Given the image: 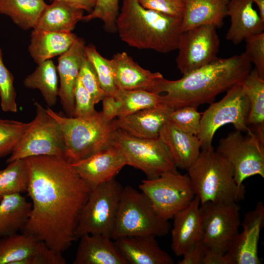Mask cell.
I'll return each mask as SVG.
<instances>
[{"mask_svg":"<svg viewBox=\"0 0 264 264\" xmlns=\"http://www.w3.org/2000/svg\"><path fill=\"white\" fill-rule=\"evenodd\" d=\"M25 160L32 206L23 232L62 253L76 240L79 216L91 189L65 157L40 155Z\"/></svg>","mask_w":264,"mask_h":264,"instance_id":"1","label":"cell"},{"mask_svg":"<svg viewBox=\"0 0 264 264\" xmlns=\"http://www.w3.org/2000/svg\"><path fill=\"white\" fill-rule=\"evenodd\" d=\"M251 70V63L243 53L227 58H217L176 80L163 77L152 92L160 94L161 104L176 109L185 106H199L213 102L216 96L233 85L242 83Z\"/></svg>","mask_w":264,"mask_h":264,"instance_id":"2","label":"cell"},{"mask_svg":"<svg viewBox=\"0 0 264 264\" xmlns=\"http://www.w3.org/2000/svg\"><path fill=\"white\" fill-rule=\"evenodd\" d=\"M181 19L146 9L137 0H123L116 30L131 47L168 53L177 49Z\"/></svg>","mask_w":264,"mask_h":264,"instance_id":"3","label":"cell"},{"mask_svg":"<svg viewBox=\"0 0 264 264\" xmlns=\"http://www.w3.org/2000/svg\"><path fill=\"white\" fill-rule=\"evenodd\" d=\"M187 171L200 204L208 202H238L244 198L245 186H238L233 167L213 146L201 149L198 158Z\"/></svg>","mask_w":264,"mask_h":264,"instance_id":"4","label":"cell"},{"mask_svg":"<svg viewBox=\"0 0 264 264\" xmlns=\"http://www.w3.org/2000/svg\"><path fill=\"white\" fill-rule=\"evenodd\" d=\"M45 110L60 126L65 143V157L71 163L112 145L114 133L118 129L114 120H107L101 111L79 117L64 116L49 107Z\"/></svg>","mask_w":264,"mask_h":264,"instance_id":"5","label":"cell"},{"mask_svg":"<svg viewBox=\"0 0 264 264\" xmlns=\"http://www.w3.org/2000/svg\"><path fill=\"white\" fill-rule=\"evenodd\" d=\"M170 228L168 220L157 215L144 194L131 186L123 187L112 240L126 236H163Z\"/></svg>","mask_w":264,"mask_h":264,"instance_id":"6","label":"cell"},{"mask_svg":"<svg viewBox=\"0 0 264 264\" xmlns=\"http://www.w3.org/2000/svg\"><path fill=\"white\" fill-rule=\"evenodd\" d=\"M123 188L114 178L91 189L79 216L76 239L85 234H102L111 238Z\"/></svg>","mask_w":264,"mask_h":264,"instance_id":"7","label":"cell"},{"mask_svg":"<svg viewBox=\"0 0 264 264\" xmlns=\"http://www.w3.org/2000/svg\"><path fill=\"white\" fill-rule=\"evenodd\" d=\"M111 145L120 152L126 165L141 170L148 179L177 172L167 148L158 137L138 138L118 129Z\"/></svg>","mask_w":264,"mask_h":264,"instance_id":"8","label":"cell"},{"mask_svg":"<svg viewBox=\"0 0 264 264\" xmlns=\"http://www.w3.org/2000/svg\"><path fill=\"white\" fill-rule=\"evenodd\" d=\"M241 83L233 85L220 101L212 102L201 117L199 131L197 135L201 149L212 146L216 131L222 126L232 124L236 130L247 132L250 104Z\"/></svg>","mask_w":264,"mask_h":264,"instance_id":"9","label":"cell"},{"mask_svg":"<svg viewBox=\"0 0 264 264\" xmlns=\"http://www.w3.org/2000/svg\"><path fill=\"white\" fill-rule=\"evenodd\" d=\"M247 135L236 130L221 138L216 151L231 164L235 180L239 187L244 180L259 175L264 178V142L250 129Z\"/></svg>","mask_w":264,"mask_h":264,"instance_id":"10","label":"cell"},{"mask_svg":"<svg viewBox=\"0 0 264 264\" xmlns=\"http://www.w3.org/2000/svg\"><path fill=\"white\" fill-rule=\"evenodd\" d=\"M138 187L149 199L157 215L166 220L188 206L195 197L187 174L178 172L143 180Z\"/></svg>","mask_w":264,"mask_h":264,"instance_id":"11","label":"cell"},{"mask_svg":"<svg viewBox=\"0 0 264 264\" xmlns=\"http://www.w3.org/2000/svg\"><path fill=\"white\" fill-rule=\"evenodd\" d=\"M36 115L6 163L31 156L65 157V143L60 126L42 105L34 104Z\"/></svg>","mask_w":264,"mask_h":264,"instance_id":"12","label":"cell"},{"mask_svg":"<svg viewBox=\"0 0 264 264\" xmlns=\"http://www.w3.org/2000/svg\"><path fill=\"white\" fill-rule=\"evenodd\" d=\"M202 215L201 242L225 254L239 233L240 207L238 202H208L200 204Z\"/></svg>","mask_w":264,"mask_h":264,"instance_id":"13","label":"cell"},{"mask_svg":"<svg viewBox=\"0 0 264 264\" xmlns=\"http://www.w3.org/2000/svg\"><path fill=\"white\" fill-rule=\"evenodd\" d=\"M217 28L213 25H204L180 33L176 63L181 74H186L218 58L220 40Z\"/></svg>","mask_w":264,"mask_h":264,"instance_id":"14","label":"cell"},{"mask_svg":"<svg viewBox=\"0 0 264 264\" xmlns=\"http://www.w3.org/2000/svg\"><path fill=\"white\" fill-rule=\"evenodd\" d=\"M242 227L225 254L229 264H260L258 243L264 225V206L258 202L255 208L244 215Z\"/></svg>","mask_w":264,"mask_h":264,"instance_id":"15","label":"cell"},{"mask_svg":"<svg viewBox=\"0 0 264 264\" xmlns=\"http://www.w3.org/2000/svg\"><path fill=\"white\" fill-rule=\"evenodd\" d=\"M71 165L91 189L114 178L126 164L120 152L111 145Z\"/></svg>","mask_w":264,"mask_h":264,"instance_id":"16","label":"cell"},{"mask_svg":"<svg viewBox=\"0 0 264 264\" xmlns=\"http://www.w3.org/2000/svg\"><path fill=\"white\" fill-rule=\"evenodd\" d=\"M85 47L84 40L78 37L70 48L58 58L56 66L60 80L58 97L67 116H74V90L82 63L86 57Z\"/></svg>","mask_w":264,"mask_h":264,"instance_id":"17","label":"cell"},{"mask_svg":"<svg viewBox=\"0 0 264 264\" xmlns=\"http://www.w3.org/2000/svg\"><path fill=\"white\" fill-rule=\"evenodd\" d=\"M173 219L171 246L176 256H182L201 240L202 215L198 197L195 196L191 203L176 213Z\"/></svg>","mask_w":264,"mask_h":264,"instance_id":"18","label":"cell"},{"mask_svg":"<svg viewBox=\"0 0 264 264\" xmlns=\"http://www.w3.org/2000/svg\"><path fill=\"white\" fill-rule=\"evenodd\" d=\"M173 108L164 104L144 109L114 120L117 129L134 137L156 138L164 124L169 120Z\"/></svg>","mask_w":264,"mask_h":264,"instance_id":"19","label":"cell"},{"mask_svg":"<svg viewBox=\"0 0 264 264\" xmlns=\"http://www.w3.org/2000/svg\"><path fill=\"white\" fill-rule=\"evenodd\" d=\"M158 138L176 168L187 170L200 154L201 145L197 136L180 130L169 120L161 128Z\"/></svg>","mask_w":264,"mask_h":264,"instance_id":"20","label":"cell"},{"mask_svg":"<svg viewBox=\"0 0 264 264\" xmlns=\"http://www.w3.org/2000/svg\"><path fill=\"white\" fill-rule=\"evenodd\" d=\"M155 236L122 237L114 242L128 264H173L171 256L158 245Z\"/></svg>","mask_w":264,"mask_h":264,"instance_id":"21","label":"cell"},{"mask_svg":"<svg viewBox=\"0 0 264 264\" xmlns=\"http://www.w3.org/2000/svg\"><path fill=\"white\" fill-rule=\"evenodd\" d=\"M252 0H229L227 16L230 25L226 39L237 45L246 38L264 31V21L253 8Z\"/></svg>","mask_w":264,"mask_h":264,"instance_id":"22","label":"cell"},{"mask_svg":"<svg viewBox=\"0 0 264 264\" xmlns=\"http://www.w3.org/2000/svg\"><path fill=\"white\" fill-rule=\"evenodd\" d=\"M115 84L125 90L144 89L152 92L157 81L163 77L141 67L126 52H119L110 59Z\"/></svg>","mask_w":264,"mask_h":264,"instance_id":"23","label":"cell"},{"mask_svg":"<svg viewBox=\"0 0 264 264\" xmlns=\"http://www.w3.org/2000/svg\"><path fill=\"white\" fill-rule=\"evenodd\" d=\"M79 239L73 264H128L110 237L85 234Z\"/></svg>","mask_w":264,"mask_h":264,"instance_id":"24","label":"cell"},{"mask_svg":"<svg viewBox=\"0 0 264 264\" xmlns=\"http://www.w3.org/2000/svg\"><path fill=\"white\" fill-rule=\"evenodd\" d=\"M181 32L201 25L220 27L227 16L229 0H181Z\"/></svg>","mask_w":264,"mask_h":264,"instance_id":"25","label":"cell"},{"mask_svg":"<svg viewBox=\"0 0 264 264\" xmlns=\"http://www.w3.org/2000/svg\"><path fill=\"white\" fill-rule=\"evenodd\" d=\"M78 38L71 32L33 29L28 51L38 65L67 51Z\"/></svg>","mask_w":264,"mask_h":264,"instance_id":"26","label":"cell"},{"mask_svg":"<svg viewBox=\"0 0 264 264\" xmlns=\"http://www.w3.org/2000/svg\"><path fill=\"white\" fill-rule=\"evenodd\" d=\"M48 246L25 233L0 238V264H25Z\"/></svg>","mask_w":264,"mask_h":264,"instance_id":"27","label":"cell"},{"mask_svg":"<svg viewBox=\"0 0 264 264\" xmlns=\"http://www.w3.org/2000/svg\"><path fill=\"white\" fill-rule=\"evenodd\" d=\"M52 2L46 4L34 29L71 32L77 23L82 21L84 11L63 1Z\"/></svg>","mask_w":264,"mask_h":264,"instance_id":"28","label":"cell"},{"mask_svg":"<svg viewBox=\"0 0 264 264\" xmlns=\"http://www.w3.org/2000/svg\"><path fill=\"white\" fill-rule=\"evenodd\" d=\"M31 206V202L21 193L6 196L0 200V238L23 230Z\"/></svg>","mask_w":264,"mask_h":264,"instance_id":"29","label":"cell"},{"mask_svg":"<svg viewBox=\"0 0 264 264\" xmlns=\"http://www.w3.org/2000/svg\"><path fill=\"white\" fill-rule=\"evenodd\" d=\"M28 88L39 89L47 107L54 106L59 94L58 76L56 66L50 59L39 64L31 74L23 80Z\"/></svg>","mask_w":264,"mask_h":264,"instance_id":"30","label":"cell"},{"mask_svg":"<svg viewBox=\"0 0 264 264\" xmlns=\"http://www.w3.org/2000/svg\"><path fill=\"white\" fill-rule=\"evenodd\" d=\"M46 4L44 0H0V14L27 30L35 27Z\"/></svg>","mask_w":264,"mask_h":264,"instance_id":"31","label":"cell"},{"mask_svg":"<svg viewBox=\"0 0 264 264\" xmlns=\"http://www.w3.org/2000/svg\"><path fill=\"white\" fill-rule=\"evenodd\" d=\"M241 84L250 104L248 125L264 126V79L255 69L250 71Z\"/></svg>","mask_w":264,"mask_h":264,"instance_id":"32","label":"cell"},{"mask_svg":"<svg viewBox=\"0 0 264 264\" xmlns=\"http://www.w3.org/2000/svg\"><path fill=\"white\" fill-rule=\"evenodd\" d=\"M114 96L119 104L117 117L161 104L160 94L144 89L125 90L118 88Z\"/></svg>","mask_w":264,"mask_h":264,"instance_id":"33","label":"cell"},{"mask_svg":"<svg viewBox=\"0 0 264 264\" xmlns=\"http://www.w3.org/2000/svg\"><path fill=\"white\" fill-rule=\"evenodd\" d=\"M28 173L25 159L8 163L0 170V200L5 196L27 191Z\"/></svg>","mask_w":264,"mask_h":264,"instance_id":"34","label":"cell"},{"mask_svg":"<svg viewBox=\"0 0 264 264\" xmlns=\"http://www.w3.org/2000/svg\"><path fill=\"white\" fill-rule=\"evenodd\" d=\"M85 55L92 65L100 86L106 95L114 96L118 89L110 60L102 56L93 44L86 45Z\"/></svg>","mask_w":264,"mask_h":264,"instance_id":"35","label":"cell"},{"mask_svg":"<svg viewBox=\"0 0 264 264\" xmlns=\"http://www.w3.org/2000/svg\"><path fill=\"white\" fill-rule=\"evenodd\" d=\"M30 125V122L0 119V158L13 152Z\"/></svg>","mask_w":264,"mask_h":264,"instance_id":"36","label":"cell"},{"mask_svg":"<svg viewBox=\"0 0 264 264\" xmlns=\"http://www.w3.org/2000/svg\"><path fill=\"white\" fill-rule=\"evenodd\" d=\"M119 0H95L93 10L82 20L86 22L99 19L104 23L105 29L110 32L116 30V21L119 13Z\"/></svg>","mask_w":264,"mask_h":264,"instance_id":"37","label":"cell"},{"mask_svg":"<svg viewBox=\"0 0 264 264\" xmlns=\"http://www.w3.org/2000/svg\"><path fill=\"white\" fill-rule=\"evenodd\" d=\"M201 113L197 108L185 106L174 110L170 114L169 121L180 130L197 135L200 129Z\"/></svg>","mask_w":264,"mask_h":264,"instance_id":"38","label":"cell"},{"mask_svg":"<svg viewBox=\"0 0 264 264\" xmlns=\"http://www.w3.org/2000/svg\"><path fill=\"white\" fill-rule=\"evenodd\" d=\"M0 106L5 112H16V92L14 86V76L5 66L0 48Z\"/></svg>","mask_w":264,"mask_h":264,"instance_id":"39","label":"cell"},{"mask_svg":"<svg viewBox=\"0 0 264 264\" xmlns=\"http://www.w3.org/2000/svg\"><path fill=\"white\" fill-rule=\"evenodd\" d=\"M244 41L245 50L243 54L255 66L259 76L264 79V32L249 36Z\"/></svg>","mask_w":264,"mask_h":264,"instance_id":"40","label":"cell"},{"mask_svg":"<svg viewBox=\"0 0 264 264\" xmlns=\"http://www.w3.org/2000/svg\"><path fill=\"white\" fill-rule=\"evenodd\" d=\"M78 78L83 86L92 97L95 104L102 101L107 95L100 86L92 65L86 56L82 63Z\"/></svg>","mask_w":264,"mask_h":264,"instance_id":"41","label":"cell"},{"mask_svg":"<svg viewBox=\"0 0 264 264\" xmlns=\"http://www.w3.org/2000/svg\"><path fill=\"white\" fill-rule=\"evenodd\" d=\"M75 111L74 117H86L96 113V104L92 97L83 86L79 78L74 90Z\"/></svg>","mask_w":264,"mask_h":264,"instance_id":"42","label":"cell"},{"mask_svg":"<svg viewBox=\"0 0 264 264\" xmlns=\"http://www.w3.org/2000/svg\"><path fill=\"white\" fill-rule=\"evenodd\" d=\"M144 8L168 16L182 18L183 5L181 0H137Z\"/></svg>","mask_w":264,"mask_h":264,"instance_id":"43","label":"cell"},{"mask_svg":"<svg viewBox=\"0 0 264 264\" xmlns=\"http://www.w3.org/2000/svg\"><path fill=\"white\" fill-rule=\"evenodd\" d=\"M205 246L201 242H199L183 255V258L179 261L177 264H202L205 252Z\"/></svg>","mask_w":264,"mask_h":264,"instance_id":"44","label":"cell"},{"mask_svg":"<svg viewBox=\"0 0 264 264\" xmlns=\"http://www.w3.org/2000/svg\"><path fill=\"white\" fill-rule=\"evenodd\" d=\"M103 108L101 112L108 120L112 121L117 117L119 109V104L117 99L112 95H106L102 100Z\"/></svg>","mask_w":264,"mask_h":264,"instance_id":"45","label":"cell"},{"mask_svg":"<svg viewBox=\"0 0 264 264\" xmlns=\"http://www.w3.org/2000/svg\"><path fill=\"white\" fill-rule=\"evenodd\" d=\"M202 264H229V262L225 254L205 246Z\"/></svg>","mask_w":264,"mask_h":264,"instance_id":"46","label":"cell"},{"mask_svg":"<svg viewBox=\"0 0 264 264\" xmlns=\"http://www.w3.org/2000/svg\"><path fill=\"white\" fill-rule=\"evenodd\" d=\"M61 1L67 3L75 7L82 9L88 13L93 10L95 0H51V1Z\"/></svg>","mask_w":264,"mask_h":264,"instance_id":"47","label":"cell"},{"mask_svg":"<svg viewBox=\"0 0 264 264\" xmlns=\"http://www.w3.org/2000/svg\"><path fill=\"white\" fill-rule=\"evenodd\" d=\"M259 9V14L261 19L264 21V0H252Z\"/></svg>","mask_w":264,"mask_h":264,"instance_id":"48","label":"cell"}]
</instances>
